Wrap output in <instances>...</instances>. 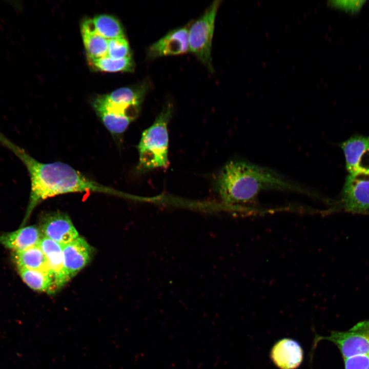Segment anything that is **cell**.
<instances>
[{
    "label": "cell",
    "mask_w": 369,
    "mask_h": 369,
    "mask_svg": "<svg viewBox=\"0 0 369 369\" xmlns=\"http://www.w3.org/2000/svg\"><path fill=\"white\" fill-rule=\"evenodd\" d=\"M44 253L47 269L52 280V293L63 287L70 279L65 268L63 245L43 237L38 244Z\"/></svg>",
    "instance_id": "obj_10"
},
{
    "label": "cell",
    "mask_w": 369,
    "mask_h": 369,
    "mask_svg": "<svg viewBox=\"0 0 369 369\" xmlns=\"http://www.w3.org/2000/svg\"><path fill=\"white\" fill-rule=\"evenodd\" d=\"M81 31L87 58L97 59L107 56L108 39L97 32L92 19L83 21Z\"/></svg>",
    "instance_id": "obj_15"
},
{
    "label": "cell",
    "mask_w": 369,
    "mask_h": 369,
    "mask_svg": "<svg viewBox=\"0 0 369 369\" xmlns=\"http://www.w3.org/2000/svg\"><path fill=\"white\" fill-rule=\"evenodd\" d=\"M365 2V1L363 0H341L331 1L329 2V4L335 8L355 12L361 9Z\"/></svg>",
    "instance_id": "obj_22"
},
{
    "label": "cell",
    "mask_w": 369,
    "mask_h": 369,
    "mask_svg": "<svg viewBox=\"0 0 369 369\" xmlns=\"http://www.w3.org/2000/svg\"><path fill=\"white\" fill-rule=\"evenodd\" d=\"M16 155L27 168L31 182L29 202L23 224L39 203L56 195L92 192L128 197L122 192L88 178L67 163L40 162L23 148L16 152Z\"/></svg>",
    "instance_id": "obj_1"
},
{
    "label": "cell",
    "mask_w": 369,
    "mask_h": 369,
    "mask_svg": "<svg viewBox=\"0 0 369 369\" xmlns=\"http://www.w3.org/2000/svg\"><path fill=\"white\" fill-rule=\"evenodd\" d=\"M345 211L369 215V171L349 173L341 195Z\"/></svg>",
    "instance_id": "obj_6"
},
{
    "label": "cell",
    "mask_w": 369,
    "mask_h": 369,
    "mask_svg": "<svg viewBox=\"0 0 369 369\" xmlns=\"http://www.w3.org/2000/svg\"><path fill=\"white\" fill-rule=\"evenodd\" d=\"M221 2L214 1L201 16L190 24L189 29V51L211 72L214 71L211 50L215 22Z\"/></svg>",
    "instance_id": "obj_4"
},
{
    "label": "cell",
    "mask_w": 369,
    "mask_h": 369,
    "mask_svg": "<svg viewBox=\"0 0 369 369\" xmlns=\"http://www.w3.org/2000/svg\"><path fill=\"white\" fill-rule=\"evenodd\" d=\"M173 107L167 104L153 124L145 130L138 146V169L146 171L166 168L169 165L168 125L172 117Z\"/></svg>",
    "instance_id": "obj_3"
},
{
    "label": "cell",
    "mask_w": 369,
    "mask_h": 369,
    "mask_svg": "<svg viewBox=\"0 0 369 369\" xmlns=\"http://www.w3.org/2000/svg\"><path fill=\"white\" fill-rule=\"evenodd\" d=\"M344 369H369V354L343 359Z\"/></svg>",
    "instance_id": "obj_21"
},
{
    "label": "cell",
    "mask_w": 369,
    "mask_h": 369,
    "mask_svg": "<svg viewBox=\"0 0 369 369\" xmlns=\"http://www.w3.org/2000/svg\"><path fill=\"white\" fill-rule=\"evenodd\" d=\"M129 43L125 36L108 40V55L115 59L132 56Z\"/></svg>",
    "instance_id": "obj_20"
},
{
    "label": "cell",
    "mask_w": 369,
    "mask_h": 369,
    "mask_svg": "<svg viewBox=\"0 0 369 369\" xmlns=\"http://www.w3.org/2000/svg\"><path fill=\"white\" fill-rule=\"evenodd\" d=\"M92 22L97 32L108 40L125 36L121 24L112 15H99L93 18Z\"/></svg>",
    "instance_id": "obj_19"
},
{
    "label": "cell",
    "mask_w": 369,
    "mask_h": 369,
    "mask_svg": "<svg viewBox=\"0 0 369 369\" xmlns=\"http://www.w3.org/2000/svg\"><path fill=\"white\" fill-rule=\"evenodd\" d=\"M188 25L175 29L152 44L148 48L147 57L154 59L170 55H178L189 51Z\"/></svg>",
    "instance_id": "obj_8"
},
{
    "label": "cell",
    "mask_w": 369,
    "mask_h": 369,
    "mask_svg": "<svg viewBox=\"0 0 369 369\" xmlns=\"http://www.w3.org/2000/svg\"><path fill=\"white\" fill-rule=\"evenodd\" d=\"M325 340L333 343L343 359L369 354V319L363 320L344 331H333L327 336L316 334L314 344Z\"/></svg>",
    "instance_id": "obj_5"
},
{
    "label": "cell",
    "mask_w": 369,
    "mask_h": 369,
    "mask_svg": "<svg viewBox=\"0 0 369 369\" xmlns=\"http://www.w3.org/2000/svg\"><path fill=\"white\" fill-rule=\"evenodd\" d=\"M17 270L22 280L29 288L37 291L52 293V280L47 270L20 268H17Z\"/></svg>",
    "instance_id": "obj_16"
},
{
    "label": "cell",
    "mask_w": 369,
    "mask_h": 369,
    "mask_svg": "<svg viewBox=\"0 0 369 369\" xmlns=\"http://www.w3.org/2000/svg\"><path fill=\"white\" fill-rule=\"evenodd\" d=\"M216 184L222 200L233 206L250 204L259 193L268 189L313 194L270 169L243 161L227 163L218 173Z\"/></svg>",
    "instance_id": "obj_2"
},
{
    "label": "cell",
    "mask_w": 369,
    "mask_h": 369,
    "mask_svg": "<svg viewBox=\"0 0 369 369\" xmlns=\"http://www.w3.org/2000/svg\"><path fill=\"white\" fill-rule=\"evenodd\" d=\"M13 256L17 268L47 270L45 255L38 244L22 251L14 252Z\"/></svg>",
    "instance_id": "obj_17"
},
{
    "label": "cell",
    "mask_w": 369,
    "mask_h": 369,
    "mask_svg": "<svg viewBox=\"0 0 369 369\" xmlns=\"http://www.w3.org/2000/svg\"><path fill=\"white\" fill-rule=\"evenodd\" d=\"M43 237L39 228L30 225L1 234L0 243L13 252H18L38 245Z\"/></svg>",
    "instance_id": "obj_14"
},
{
    "label": "cell",
    "mask_w": 369,
    "mask_h": 369,
    "mask_svg": "<svg viewBox=\"0 0 369 369\" xmlns=\"http://www.w3.org/2000/svg\"><path fill=\"white\" fill-rule=\"evenodd\" d=\"M89 65L94 69L106 72H132L134 62L132 56L115 59L108 56L97 59L88 58Z\"/></svg>",
    "instance_id": "obj_18"
},
{
    "label": "cell",
    "mask_w": 369,
    "mask_h": 369,
    "mask_svg": "<svg viewBox=\"0 0 369 369\" xmlns=\"http://www.w3.org/2000/svg\"><path fill=\"white\" fill-rule=\"evenodd\" d=\"M270 357L274 364L280 369H296L303 360V351L297 341L284 338L273 346Z\"/></svg>",
    "instance_id": "obj_13"
},
{
    "label": "cell",
    "mask_w": 369,
    "mask_h": 369,
    "mask_svg": "<svg viewBox=\"0 0 369 369\" xmlns=\"http://www.w3.org/2000/svg\"><path fill=\"white\" fill-rule=\"evenodd\" d=\"M39 229L43 237L62 245L73 241L79 236L69 217L61 212L45 214L42 218Z\"/></svg>",
    "instance_id": "obj_9"
},
{
    "label": "cell",
    "mask_w": 369,
    "mask_h": 369,
    "mask_svg": "<svg viewBox=\"0 0 369 369\" xmlns=\"http://www.w3.org/2000/svg\"><path fill=\"white\" fill-rule=\"evenodd\" d=\"M92 253L91 247L81 237L63 245L65 268L70 279L88 264Z\"/></svg>",
    "instance_id": "obj_12"
},
{
    "label": "cell",
    "mask_w": 369,
    "mask_h": 369,
    "mask_svg": "<svg viewBox=\"0 0 369 369\" xmlns=\"http://www.w3.org/2000/svg\"><path fill=\"white\" fill-rule=\"evenodd\" d=\"M92 107L106 128L113 135H121L138 114L123 109L107 99L105 95L95 97Z\"/></svg>",
    "instance_id": "obj_7"
},
{
    "label": "cell",
    "mask_w": 369,
    "mask_h": 369,
    "mask_svg": "<svg viewBox=\"0 0 369 369\" xmlns=\"http://www.w3.org/2000/svg\"><path fill=\"white\" fill-rule=\"evenodd\" d=\"M341 147L349 173L369 171V136H353Z\"/></svg>",
    "instance_id": "obj_11"
}]
</instances>
